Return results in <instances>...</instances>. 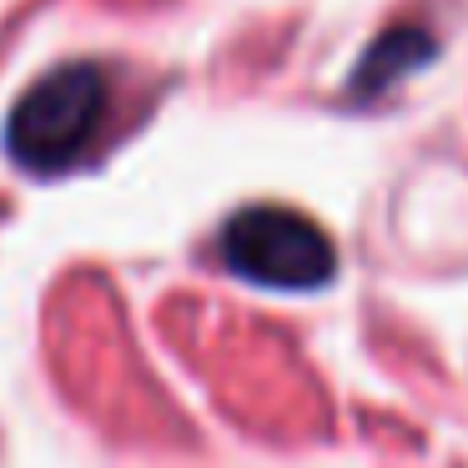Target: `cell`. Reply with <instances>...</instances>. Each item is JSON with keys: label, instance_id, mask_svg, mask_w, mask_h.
<instances>
[{"label": "cell", "instance_id": "7a4b0ae2", "mask_svg": "<svg viewBox=\"0 0 468 468\" xmlns=\"http://www.w3.org/2000/svg\"><path fill=\"white\" fill-rule=\"evenodd\" d=\"M217 247L237 277L272 292H317L337 272L327 232L292 207H242Z\"/></svg>", "mask_w": 468, "mask_h": 468}, {"label": "cell", "instance_id": "6da1fadb", "mask_svg": "<svg viewBox=\"0 0 468 468\" xmlns=\"http://www.w3.org/2000/svg\"><path fill=\"white\" fill-rule=\"evenodd\" d=\"M106 122V76L101 66L76 61L46 71L31 91L16 101L5 122V146L31 172H66L81 162Z\"/></svg>", "mask_w": 468, "mask_h": 468}, {"label": "cell", "instance_id": "3957f363", "mask_svg": "<svg viewBox=\"0 0 468 468\" xmlns=\"http://www.w3.org/2000/svg\"><path fill=\"white\" fill-rule=\"evenodd\" d=\"M428 56H433V36L418 31V26H393V31L363 56V66H357V76H353V96H367V91L378 96L383 86H393L398 76L423 66Z\"/></svg>", "mask_w": 468, "mask_h": 468}]
</instances>
